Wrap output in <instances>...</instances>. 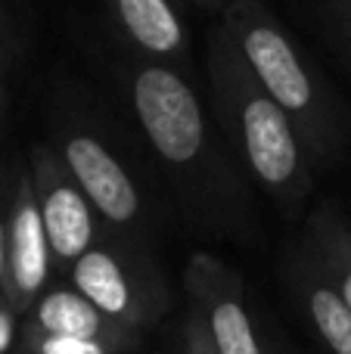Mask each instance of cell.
<instances>
[{
  "mask_svg": "<svg viewBox=\"0 0 351 354\" xmlns=\"http://www.w3.org/2000/svg\"><path fill=\"white\" fill-rule=\"evenodd\" d=\"M112 75L187 224L252 239L258 233L255 189L187 75L134 53L115 59Z\"/></svg>",
  "mask_w": 351,
  "mask_h": 354,
  "instance_id": "6da1fadb",
  "label": "cell"
},
{
  "mask_svg": "<svg viewBox=\"0 0 351 354\" xmlns=\"http://www.w3.org/2000/svg\"><path fill=\"white\" fill-rule=\"evenodd\" d=\"M255 84L298 131L314 171H333L351 149V109L305 47L261 0H230L218 22Z\"/></svg>",
  "mask_w": 351,
  "mask_h": 354,
  "instance_id": "7a4b0ae2",
  "label": "cell"
},
{
  "mask_svg": "<svg viewBox=\"0 0 351 354\" xmlns=\"http://www.w3.org/2000/svg\"><path fill=\"white\" fill-rule=\"evenodd\" d=\"M211 118L227 140L249 187L265 193L286 214H296L314 193L317 171L298 131L255 84L240 56L215 25L209 37Z\"/></svg>",
  "mask_w": 351,
  "mask_h": 354,
  "instance_id": "3957f363",
  "label": "cell"
},
{
  "mask_svg": "<svg viewBox=\"0 0 351 354\" xmlns=\"http://www.w3.org/2000/svg\"><path fill=\"white\" fill-rule=\"evenodd\" d=\"M50 149L91 202L97 221L109 236L143 243L159 227V212L137 174L97 115L81 100L62 97L50 112Z\"/></svg>",
  "mask_w": 351,
  "mask_h": 354,
  "instance_id": "277c9868",
  "label": "cell"
},
{
  "mask_svg": "<svg viewBox=\"0 0 351 354\" xmlns=\"http://www.w3.org/2000/svg\"><path fill=\"white\" fill-rule=\"evenodd\" d=\"M68 280L106 320L137 333L168 305L165 283L146 252V243L103 236L68 268Z\"/></svg>",
  "mask_w": 351,
  "mask_h": 354,
  "instance_id": "5b68a950",
  "label": "cell"
},
{
  "mask_svg": "<svg viewBox=\"0 0 351 354\" xmlns=\"http://www.w3.org/2000/svg\"><path fill=\"white\" fill-rule=\"evenodd\" d=\"M193 317L199 320L211 354H267L249 311L243 280L211 252H193L184 270Z\"/></svg>",
  "mask_w": 351,
  "mask_h": 354,
  "instance_id": "8992f818",
  "label": "cell"
},
{
  "mask_svg": "<svg viewBox=\"0 0 351 354\" xmlns=\"http://www.w3.org/2000/svg\"><path fill=\"white\" fill-rule=\"evenodd\" d=\"M31 174V189H35V205L41 214L44 233H47L50 258L56 270H68L99 236L103 224L97 221L91 202L84 199L53 149L47 143H35L25 156Z\"/></svg>",
  "mask_w": 351,
  "mask_h": 354,
  "instance_id": "52a82bcc",
  "label": "cell"
},
{
  "mask_svg": "<svg viewBox=\"0 0 351 354\" xmlns=\"http://www.w3.org/2000/svg\"><path fill=\"white\" fill-rule=\"evenodd\" d=\"M53 270L47 233L35 205L28 162L19 159L10 202V227H6V311L28 314L35 301L50 289Z\"/></svg>",
  "mask_w": 351,
  "mask_h": 354,
  "instance_id": "ba28073f",
  "label": "cell"
},
{
  "mask_svg": "<svg viewBox=\"0 0 351 354\" xmlns=\"http://www.w3.org/2000/svg\"><path fill=\"white\" fill-rule=\"evenodd\" d=\"M103 6L134 56L171 68L187 62L190 35L178 0H103Z\"/></svg>",
  "mask_w": 351,
  "mask_h": 354,
  "instance_id": "9c48e42d",
  "label": "cell"
},
{
  "mask_svg": "<svg viewBox=\"0 0 351 354\" xmlns=\"http://www.w3.org/2000/svg\"><path fill=\"white\" fill-rule=\"evenodd\" d=\"M283 277L292 295L302 301L311 330L330 348V354H351V311L336 295V289L323 280V274L314 268V261L305 255L298 243L286 255Z\"/></svg>",
  "mask_w": 351,
  "mask_h": 354,
  "instance_id": "30bf717a",
  "label": "cell"
},
{
  "mask_svg": "<svg viewBox=\"0 0 351 354\" xmlns=\"http://www.w3.org/2000/svg\"><path fill=\"white\" fill-rule=\"evenodd\" d=\"M298 245L351 311V224L336 199H323L305 214Z\"/></svg>",
  "mask_w": 351,
  "mask_h": 354,
  "instance_id": "8fae6325",
  "label": "cell"
},
{
  "mask_svg": "<svg viewBox=\"0 0 351 354\" xmlns=\"http://www.w3.org/2000/svg\"><path fill=\"white\" fill-rule=\"evenodd\" d=\"M31 330L44 336H68V339H99L122 348L134 333L124 326L106 320L84 295H78L72 286H50L31 308Z\"/></svg>",
  "mask_w": 351,
  "mask_h": 354,
  "instance_id": "7c38bea8",
  "label": "cell"
},
{
  "mask_svg": "<svg viewBox=\"0 0 351 354\" xmlns=\"http://www.w3.org/2000/svg\"><path fill=\"white\" fill-rule=\"evenodd\" d=\"M25 348L31 354H115L118 345L99 342V339H68V336H44L25 324L22 330Z\"/></svg>",
  "mask_w": 351,
  "mask_h": 354,
  "instance_id": "4fadbf2b",
  "label": "cell"
},
{
  "mask_svg": "<svg viewBox=\"0 0 351 354\" xmlns=\"http://www.w3.org/2000/svg\"><path fill=\"white\" fill-rule=\"evenodd\" d=\"M19 159L0 165V305H6V227H10V202H12V183H16Z\"/></svg>",
  "mask_w": 351,
  "mask_h": 354,
  "instance_id": "5bb4252c",
  "label": "cell"
},
{
  "mask_svg": "<svg viewBox=\"0 0 351 354\" xmlns=\"http://www.w3.org/2000/svg\"><path fill=\"white\" fill-rule=\"evenodd\" d=\"M317 3H321L323 22L330 25L333 37L351 59V0H317Z\"/></svg>",
  "mask_w": 351,
  "mask_h": 354,
  "instance_id": "9a60e30c",
  "label": "cell"
},
{
  "mask_svg": "<svg viewBox=\"0 0 351 354\" xmlns=\"http://www.w3.org/2000/svg\"><path fill=\"white\" fill-rule=\"evenodd\" d=\"M184 339H187V354H211L209 339H205L202 326H199V320L193 317V314H190V320H187V333H184Z\"/></svg>",
  "mask_w": 351,
  "mask_h": 354,
  "instance_id": "2e32d148",
  "label": "cell"
},
{
  "mask_svg": "<svg viewBox=\"0 0 351 354\" xmlns=\"http://www.w3.org/2000/svg\"><path fill=\"white\" fill-rule=\"evenodd\" d=\"M16 50V35H12V22L10 16L3 12V6H0V68H6V62H10V53Z\"/></svg>",
  "mask_w": 351,
  "mask_h": 354,
  "instance_id": "e0dca14e",
  "label": "cell"
},
{
  "mask_svg": "<svg viewBox=\"0 0 351 354\" xmlns=\"http://www.w3.org/2000/svg\"><path fill=\"white\" fill-rule=\"evenodd\" d=\"M12 339V314L6 311V305H0V351L10 348Z\"/></svg>",
  "mask_w": 351,
  "mask_h": 354,
  "instance_id": "ac0fdd59",
  "label": "cell"
},
{
  "mask_svg": "<svg viewBox=\"0 0 351 354\" xmlns=\"http://www.w3.org/2000/svg\"><path fill=\"white\" fill-rule=\"evenodd\" d=\"M3 112H6V72L0 68V124H3Z\"/></svg>",
  "mask_w": 351,
  "mask_h": 354,
  "instance_id": "d6986e66",
  "label": "cell"
},
{
  "mask_svg": "<svg viewBox=\"0 0 351 354\" xmlns=\"http://www.w3.org/2000/svg\"><path fill=\"white\" fill-rule=\"evenodd\" d=\"M193 3H199V6H209V10H224V6H227L230 0H193Z\"/></svg>",
  "mask_w": 351,
  "mask_h": 354,
  "instance_id": "ffe728a7",
  "label": "cell"
}]
</instances>
